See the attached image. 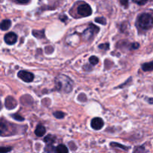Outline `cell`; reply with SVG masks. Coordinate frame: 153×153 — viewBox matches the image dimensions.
<instances>
[{
  "label": "cell",
  "instance_id": "cell-24",
  "mask_svg": "<svg viewBox=\"0 0 153 153\" xmlns=\"http://www.w3.org/2000/svg\"><path fill=\"white\" fill-rule=\"evenodd\" d=\"M133 2L139 4V5H143L148 1V0H132Z\"/></svg>",
  "mask_w": 153,
  "mask_h": 153
},
{
  "label": "cell",
  "instance_id": "cell-21",
  "mask_svg": "<svg viewBox=\"0 0 153 153\" xmlns=\"http://www.w3.org/2000/svg\"><path fill=\"white\" fill-rule=\"evenodd\" d=\"M95 21L98 23L102 24V25H105L107 21H106V19L105 17H97L95 19Z\"/></svg>",
  "mask_w": 153,
  "mask_h": 153
},
{
  "label": "cell",
  "instance_id": "cell-16",
  "mask_svg": "<svg viewBox=\"0 0 153 153\" xmlns=\"http://www.w3.org/2000/svg\"><path fill=\"white\" fill-rule=\"evenodd\" d=\"M110 145H111V146H112V147L121 148V149H124V150H126V151L128 149V147H127V146H123V145H122V144H120V143H115V142H113V143H111Z\"/></svg>",
  "mask_w": 153,
  "mask_h": 153
},
{
  "label": "cell",
  "instance_id": "cell-26",
  "mask_svg": "<svg viewBox=\"0 0 153 153\" xmlns=\"http://www.w3.org/2000/svg\"><path fill=\"white\" fill-rule=\"evenodd\" d=\"M120 3L122 5H123L124 7H127L128 4V0H120Z\"/></svg>",
  "mask_w": 153,
  "mask_h": 153
},
{
  "label": "cell",
  "instance_id": "cell-29",
  "mask_svg": "<svg viewBox=\"0 0 153 153\" xmlns=\"http://www.w3.org/2000/svg\"><path fill=\"white\" fill-rule=\"evenodd\" d=\"M149 103H150V104H153V99H149Z\"/></svg>",
  "mask_w": 153,
  "mask_h": 153
},
{
  "label": "cell",
  "instance_id": "cell-27",
  "mask_svg": "<svg viewBox=\"0 0 153 153\" xmlns=\"http://www.w3.org/2000/svg\"><path fill=\"white\" fill-rule=\"evenodd\" d=\"M139 46H140V45H139V43H132V45H131V49H138Z\"/></svg>",
  "mask_w": 153,
  "mask_h": 153
},
{
  "label": "cell",
  "instance_id": "cell-9",
  "mask_svg": "<svg viewBox=\"0 0 153 153\" xmlns=\"http://www.w3.org/2000/svg\"><path fill=\"white\" fill-rule=\"evenodd\" d=\"M17 105L16 100L11 97H7L5 100V107L9 110L14 109Z\"/></svg>",
  "mask_w": 153,
  "mask_h": 153
},
{
  "label": "cell",
  "instance_id": "cell-15",
  "mask_svg": "<svg viewBox=\"0 0 153 153\" xmlns=\"http://www.w3.org/2000/svg\"><path fill=\"white\" fill-rule=\"evenodd\" d=\"M55 137L54 136L51 135V134H48L46 137L44 138V141L46 142L47 144H52L55 142Z\"/></svg>",
  "mask_w": 153,
  "mask_h": 153
},
{
  "label": "cell",
  "instance_id": "cell-18",
  "mask_svg": "<svg viewBox=\"0 0 153 153\" xmlns=\"http://www.w3.org/2000/svg\"><path fill=\"white\" fill-rule=\"evenodd\" d=\"M54 116L57 118V119H62L65 116V114L62 111H55L54 113Z\"/></svg>",
  "mask_w": 153,
  "mask_h": 153
},
{
  "label": "cell",
  "instance_id": "cell-3",
  "mask_svg": "<svg viewBox=\"0 0 153 153\" xmlns=\"http://www.w3.org/2000/svg\"><path fill=\"white\" fill-rule=\"evenodd\" d=\"M100 28L97 26H96L94 24H90L89 27L84 31L83 34H82V38L84 40H89L95 35L97 33L99 32Z\"/></svg>",
  "mask_w": 153,
  "mask_h": 153
},
{
  "label": "cell",
  "instance_id": "cell-5",
  "mask_svg": "<svg viewBox=\"0 0 153 153\" xmlns=\"http://www.w3.org/2000/svg\"><path fill=\"white\" fill-rule=\"evenodd\" d=\"M78 13L82 16H88L92 14V9L88 4H82L78 7Z\"/></svg>",
  "mask_w": 153,
  "mask_h": 153
},
{
  "label": "cell",
  "instance_id": "cell-8",
  "mask_svg": "<svg viewBox=\"0 0 153 153\" xmlns=\"http://www.w3.org/2000/svg\"><path fill=\"white\" fill-rule=\"evenodd\" d=\"M4 40L7 44L13 45L17 40V35L13 32H9L4 35Z\"/></svg>",
  "mask_w": 153,
  "mask_h": 153
},
{
  "label": "cell",
  "instance_id": "cell-10",
  "mask_svg": "<svg viewBox=\"0 0 153 153\" xmlns=\"http://www.w3.org/2000/svg\"><path fill=\"white\" fill-rule=\"evenodd\" d=\"M46 133V128L43 126L42 125H38L36 127L35 129V134L37 137H42Z\"/></svg>",
  "mask_w": 153,
  "mask_h": 153
},
{
  "label": "cell",
  "instance_id": "cell-2",
  "mask_svg": "<svg viewBox=\"0 0 153 153\" xmlns=\"http://www.w3.org/2000/svg\"><path fill=\"white\" fill-rule=\"evenodd\" d=\"M137 24L143 30L151 29L153 26V17L149 13H142L137 19Z\"/></svg>",
  "mask_w": 153,
  "mask_h": 153
},
{
  "label": "cell",
  "instance_id": "cell-13",
  "mask_svg": "<svg viewBox=\"0 0 153 153\" xmlns=\"http://www.w3.org/2000/svg\"><path fill=\"white\" fill-rule=\"evenodd\" d=\"M55 153H68L69 150L65 145L60 144L55 149Z\"/></svg>",
  "mask_w": 153,
  "mask_h": 153
},
{
  "label": "cell",
  "instance_id": "cell-19",
  "mask_svg": "<svg viewBox=\"0 0 153 153\" xmlns=\"http://www.w3.org/2000/svg\"><path fill=\"white\" fill-rule=\"evenodd\" d=\"M55 148L54 147L52 144H47V146L45 148V151L47 153H51L53 152V151L55 152Z\"/></svg>",
  "mask_w": 153,
  "mask_h": 153
},
{
  "label": "cell",
  "instance_id": "cell-22",
  "mask_svg": "<svg viewBox=\"0 0 153 153\" xmlns=\"http://www.w3.org/2000/svg\"><path fill=\"white\" fill-rule=\"evenodd\" d=\"M11 150H12V147L0 146V153H7Z\"/></svg>",
  "mask_w": 153,
  "mask_h": 153
},
{
  "label": "cell",
  "instance_id": "cell-23",
  "mask_svg": "<svg viewBox=\"0 0 153 153\" xmlns=\"http://www.w3.org/2000/svg\"><path fill=\"white\" fill-rule=\"evenodd\" d=\"M11 117L13 118V119L16 120H18V121H23L24 120V118L22 117V116H20L19 114H15L11 115Z\"/></svg>",
  "mask_w": 153,
  "mask_h": 153
},
{
  "label": "cell",
  "instance_id": "cell-12",
  "mask_svg": "<svg viewBox=\"0 0 153 153\" xmlns=\"http://www.w3.org/2000/svg\"><path fill=\"white\" fill-rule=\"evenodd\" d=\"M141 68L144 72L153 71V61L143 64L141 66Z\"/></svg>",
  "mask_w": 153,
  "mask_h": 153
},
{
  "label": "cell",
  "instance_id": "cell-7",
  "mask_svg": "<svg viewBox=\"0 0 153 153\" xmlns=\"http://www.w3.org/2000/svg\"><path fill=\"white\" fill-rule=\"evenodd\" d=\"M91 127L95 130H100L104 126V121L100 117H95L91 120Z\"/></svg>",
  "mask_w": 153,
  "mask_h": 153
},
{
  "label": "cell",
  "instance_id": "cell-4",
  "mask_svg": "<svg viewBox=\"0 0 153 153\" xmlns=\"http://www.w3.org/2000/svg\"><path fill=\"white\" fill-rule=\"evenodd\" d=\"M11 125L3 119H0V135L7 136L11 134L10 131L11 130Z\"/></svg>",
  "mask_w": 153,
  "mask_h": 153
},
{
  "label": "cell",
  "instance_id": "cell-17",
  "mask_svg": "<svg viewBox=\"0 0 153 153\" xmlns=\"http://www.w3.org/2000/svg\"><path fill=\"white\" fill-rule=\"evenodd\" d=\"M133 153H146V149L143 146H137L134 148Z\"/></svg>",
  "mask_w": 153,
  "mask_h": 153
},
{
  "label": "cell",
  "instance_id": "cell-6",
  "mask_svg": "<svg viewBox=\"0 0 153 153\" xmlns=\"http://www.w3.org/2000/svg\"><path fill=\"white\" fill-rule=\"evenodd\" d=\"M18 77L20 79H22L23 82H31L34 80V75L28 71H25V70H20L19 71L17 74Z\"/></svg>",
  "mask_w": 153,
  "mask_h": 153
},
{
  "label": "cell",
  "instance_id": "cell-25",
  "mask_svg": "<svg viewBox=\"0 0 153 153\" xmlns=\"http://www.w3.org/2000/svg\"><path fill=\"white\" fill-rule=\"evenodd\" d=\"M100 49H104V50H108L109 49V44L108 43H103V44H101L99 46Z\"/></svg>",
  "mask_w": 153,
  "mask_h": 153
},
{
  "label": "cell",
  "instance_id": "cell-11",
  "mask_svg": "<svg viewBox=\"0 0 153 153\" xmlns=\"http://www.w3.org/2000/svg\"><path fill=\"white\" fill-rule=\"evenodd\" d=\"M11 26V21L10 19H4L0 23V28L2 31H6L9 29V28Z\"/></svg>",
  "mask_w": 153,
  "mask_h": 153
},
{
  "label": "cell",
  "instance_id": "cell-14",
  "mask_svg": "<svg viewBox=\"0 0 153 153\" xmlns=\"http://www.w3.org/2000/svg\"><path fill=\"white\" fill-rule=\"evenodd\" d=\"M32 34L34 37H37V38H41V37H44V30H42V31L34 30V31H32Z\"/></svg>",
  "mask_w": 153,
  "mask_h": 153
},
{
  "label": "cell",
  "instance_id": "cell-1",
  "mask_svg": "<svg viewBox=\"0 0 153 153\" xmlns=\"http://www.w3.org/2000/svg\"><path fill=\"white\" fill-rule=\"evenodd\" d=\"M55 85L58 91L64 93H70L73 89V82L71 79L64 75H59L55 79Z\"/></svg>",
  "mask_w": 153,
  "mask_h": 153
},
{
  "label": "cell",
  "instance_id": "cell-20",
  "mask_svg": "<svg viewBox=\"0 0 153 153\" xmlns=\"http://www.w3.org/2000/svg\"><path fill=\"white\" fill-rule=\"evenodd\" d=\"M89 61H90V63L92 64V65H96V64H97L99 63V59L97 57L91 56V58H90Z\"/></svg>",
  "mask_w": 153,
  "mask_h": 153
},
{
  "label": "cell",
  "instance_id": "cell-28",
  "mask_svg": "<svg viewBox=\"0 0 153 153\" xmlns=\"http://www.w3.org/2000/svg\"><path fill=\"white\" fill-rule=\"evenodd\" d=\"M17 2L20 3V4H27V3L29 2L31 0H16Z\"/></svg>",
  "mask_w": 153,
  "mask_h": 153
}]
</instances>
